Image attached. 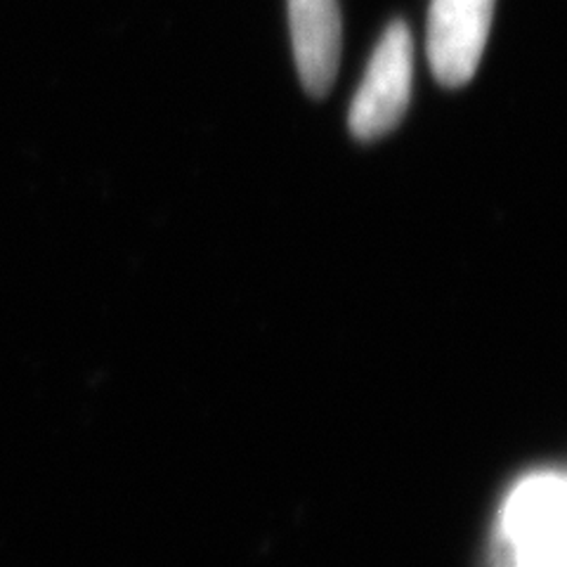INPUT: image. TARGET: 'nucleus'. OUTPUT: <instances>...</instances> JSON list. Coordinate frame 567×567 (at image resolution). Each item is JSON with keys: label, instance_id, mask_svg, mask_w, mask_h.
Listing matches in <instances>:
<instances>
[{"label": "nucleus", "instance_id": "f257e3e1", "mask_svg": "<svg viewBox=\"0 0 567 567\" xmlns=\"http://www.w3.org/2000/svg\"><path fill=\"white\" fill-rule=\"evenodd\" d=\"M414 43L402 22L390 24L369 60L364 81L352 97L348 126L358 140H377L402 121L412 100Z\"/></svg>", "mask_w": 567, "mask_h": 567}, {"label": "nucleus", "instance_id": "f03ea898", "mask_svg": "<svg viewBox=\"0 0 567 567\" xmlns=\"http://www.w3.org/2000/svg\"><path fill=\"white\" fill-rule=\"evenodd\" d=\"M502 532L513 548V567H565V481L539 473L511 492Z\"/></svg>", "mask_w": 567, "mask_h": 567}, {"label": "nucleus", "instance_id": "7ed1b4c3", "mask_svg": "<svg viewBox=\"0 0 567 567\" xmlns=\"http://www.w3.org/2000/svg\"><path fill=\"white\" fill-rule=\"evenodd\" d=\"M494 0H433L425 31V55L435 79L447 87L466 85L489 39Z\"/></svg>", "mask_w": 567, "mask_h": 567}, {"label": "nucleus", "instance_id": "20e7f679", "mask_svg": "<svg viewBox=\"0 0 567 567\" xmlns=\"http://www.w3.org/2000/svg\"><path fill=\"white\" fill-rule=\"evenodd\" d=\"M289 27L300 83L312 97H324L341 60L339 0H289Z\"/></svg>", "mask_w": 567, "mask_h": 567}]
</instances>
